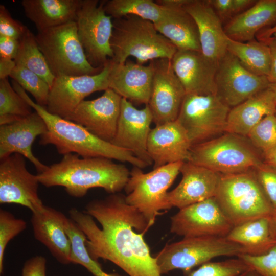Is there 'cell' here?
<instances>
[{"mask_svg": "<svg viewBox=\"0 0 276 276\" xmlns=\"http://www.w3.org/2000/svg\"><path fill=\"white\" fill-rule=\"evenodd\" d=\"M72 219L86 236L85 244L95 260H108L129 276H162L143 236L148 221L120 193L92 200L81 211L72 208Z\"/></svg>", "mask_w": 276, "mask_h": 276, "instance_id": "6da1fadb", "label": "cell"}, {"mask_svg": "<svg viewBox=\"0 0 276 276\" xmlns=\"http://www.w3.org/2000/svg\"><path fill=\"white\" fill-rule=\"evenodd\" d=\"M130 171L123 164L105 157H82L70 153L58 163L37 174L39 183L47 188L63 187L71 196L81 198L89 190L104 189L110 194L124 189Z\"/></svg>", "mask_w": 276, "mask_h": 276, "instance_id": "7a4b0ae2", "label": "cell"}, {"mask_svg": "<svg viewBox=\"0 0 276 276\" xmlns=\"http://www.w3.org/2000/svg\"><path fill=\"white\" fill-rule=\"evenodd\" d=\"M12 86L46 124L47 131L40 136V145H52L63 156L74 153L82 157H101L127 162L141 169L148 166L130 151L99 139L74 122L51 113L45 107L34 102L13 80Z\"/></svg>", "mask_w": 276, "mask_h": 276, "instance_id": "3957f363", "label": "cell"}, {"mask_svg": "<svg viewBox=\"0 0 276 276\" xmlns=\"http://www.w3.org/2000/svg\"><path fill=\"white\" fill-rule=\"evenodd\" d=\"M111 60L125 63L133 57L141 64L156 59L171 60L176 47L156 29L154 23L134 15L113 19Z\"/></svg>", "mask_w": 276, "mask_h": 276, "instance_id": "277c9868", "label": "cell"}, {"mask_svg": "<svg viewBox=\"0 0 276 276\" xmlns=\"http://www.w3.org/2000/svg\"><path fill=\"white\" fill-rule=\"evenodd\" d=\"M214 198L233 227L274 212L254 169L221 174Z\"/></svg>", "mask_w": 276, "mask_h": 276, "instance_id": "5b68a950", "label": "cell"}, {"mask_svg": "<svg viewBox=\"0 0 276 276\" xmlns=\"http://www.w3.org/2000/svg\"><path fill=\"white\" fill-rule=\"evenodd\" d=\"M188 162L220 174H232L254 169L263 159L247 137L225 132L192 145Z\"/></svg>", "mask_w": 276, "mask_h": 276, "instance_id": "8992f818", "label": "cell"}, {"mask_svg": "<svg viewBox=\"0 0 276 276\" xmlns=\"http://www.w3.org/2000/svg\"><path fill=\"white\" fill-rule=\"evenodd\" d=\"M39 48L55 77L94 75L102 70L92 66L80 41L76 21L38 32Z\"/></svg>", "mask_w": 276, "mask_h": 276, "instance_id": "52a82bcc", "label": "cell"}, {"mask_svg": "<svg viewBox=\"0 0 276 276\" xmlns=\"http://www.w3.org/2000/svg\"><path fill=\"white\" fill-rule=\"evenodd\" d=\"M244 254L243 248L221 236L183 238L166 244L154 257L160 273L181 270L185 275L197 266L221 256L237 257Z\"/></svg>", "mask_w": 276, "mask_h": 276, "instance_id": "ba28073f", "label": "cell"}, {"mask_svg": "<svg viewBox=\"0 0 276 276\" xmlns=\"http://www.w3.org/2000/svg\"><path fill=\"white\" fill-rule=\"evenodd\" d=\"M183 163L169 164L148 173L134 166L130 171L124 188L126 201L142 214L151 227L162 211L170 209L168 190L180 173Z\"/></svg>", "mask_w": 276, "mask_h": 276, "instance_id": "9c48e42d", "label": "cell"}, {"mask_svg": "<svg viewBox=\"0 0 276 276\" xmlns=\"http://www.w3.org/2000/svg\"><path fill=\"white\" fill-rule=\"evenodd\" d=\"M230 109L216 95L186 94L177 120L194 145L225 133Z\"/></svg>", "mask_w": 276, "mask_h": 276, "instance_id": "30bf717a", "label": "cell"}, {"mask_svg": "<svg viewBox=\"0 0 276 276\" xmlns=\"http://www.w3.org/2000/svg\"><path fill=\"white\" fill-rule=\"evenodd\" d=\"M99 2L82 0L75 21L87 61L94 67L102 69L113 57L110 46L113 20L104 9V1Z\"/></svg>", "mask_w": 276, "mask_h": 276, "instance_id": "8fae6325", "label": "cell"}, {"mask_svg": "<svg viewBox=\"0 0 276 276\" xmlns=\"http://www.w3.org/2000/svg\"><path fill=\"white\" fill-rule=\"evenodd\" d=\"M111 63L109 59L102 71L96 75L55 77L50 87L47 110L66 119L86 97L109 88Z\"/></svg>", "mask_w": 276, "mask_h": 276, "instance_id": "7c38bea8", "label": "cell"}, {"mask_svg": "<svg viewBox=\"0 0 276 276\" xmlns=\"http://www.w3.org/2000/svg\"><path fill=\"white\" fill-rule=\"evenodd\" d=\"M153 77L149 101L147 104L155 125L177 120L186 95L185 89L166 58L150 61Z\"/></svg>", "mask_w": 276, "mask_h": 276, "instance_id": "4fadbf2b", "label": "cell"}, {"mask_svg": "<svg viewBox=\"0 0 276 276\" xmlns=\"http://www.w3.org/2000/svg\"><path fill=\"white\" fill-rule=\"evenodd\" d=\"M37 175L27 169L25 158L17 153L1 159L0 203L16 204L32 213L44 206L38 193Z\"/></svg>", "mask_w": 276, "mask_h": 276, "instance_id": "5bb4252c", "label": "cell"}, {"mask_svg": "<svg viewBox=\"0 0 276 276\" xmlns=\"http://www.w3.org/2000/svg\"><path fill=\"white\" fill-rule=\"evenodd\" d=\"M215 84L216 95L232 108L267 88L270 82L267 77L249 72L227 51L218 62Z\"/></svg>", "mask_w": 276, "mask_h": 276, "instance_id": "9a60e30c", "label": "cell"}, {"mask_svg": "<svg viewBox=\"0 0 276 276\" xmlns=\"http://www.w3.org/2000/svg\"><path fill=\"white\" fill-rule=\"evenodd\" d=\"M233 227L214 197L180 209L170 218L171 233L183 238L226 237Z\"/></svg>", "mask_w": 276, "mask_h": 276, "instance_id": "2e32d148", "label": "cell"}, {"mask_svg": "<svg viewBox=\"0 0 276 276\" xmlns=\"http://www.w3.org/2000/svg\"><path fill=\"white\" fill-rule=\"evenodd\" d=\"M122 98L114 90L108 88L98 98L82 101L65 119L111 143L117 130Z\"/></svg>", "mask_w": 276, "mask_h": 276, "instance_id": "e0dca14e", "label": "cell"}, {"mask_svg": "<svg viewBox=\"0 0 276 276\" xmlns=\"http://www.w3.org/2000/svg\"><path fill=\"white\" fill-rule=\"evenodd\" d=\"M153 117L148 105L138 109L122 98L119 118L111 143L131 152L148 166L153 164L147 150V142Z\"/></svg>", "mask_w": 276, "mask_h": 276, "instance_id": "ac0fdd59", "label": "cell"}, {"mask_svg": "<svg viewBox=\"0 0 276 276\" xmlns=\"http://www.w3.org/2000/svg\"><path fill=\"white\" fill-rule=\"evenodd\" d=\"M43 119L35 111L12 123L0 125V159L17 153L28 159L34 166L38 173L48 167L33 154V143L38 136L47 131Z\"/></svg>", "mask_w": 276, "mask_h": 276, "instance_id": "d6986e66", "label": "cell"}, {"mask_svg": "<svg viewBox=\"0 0 276 276\" xmlns=\"http://www.w3.org/2000/svg\"><path fill=\"white\" fill-rule=\"evenodd\" d=\"M171 62L186 94L216 95L217 62L200 51L191 50H177Z\"/></svg>", "mask_w": 276, "mask_h": 276, "instance_id": "ffe728a7", "label": "cell"}, {"mask_svg": "<svg viewBox=\"0 0 276 276\" xmlns=\"http://www.w3.org/2000/svg\"><path fill=\"white\" fill-rule=\"evenodd\" d=\"M179 184L167 194L170 209H179L214 197L221 174L190 162H183Z\"/></svg>", "mask_w": 276, "mask_h": 276, "instance_id": "44dd1931", "label": "cell"}, {"mask_svg": "<svg viewBox=\"0 0 276 276\" xmlns=\"http://www.w3.org/2000/svg\"><path fill=\"white\" fill-rule=\"evenodd\" d=\"M192 146L188 134L176 120L151 129L147 150L153 169L179 162H188Z\"/></svg>", "mask_w": 276, "mask_h": 276, "instance_id": "7402d4cb", "label": "cell"}, {"mask_svg": "<svg viewBox=\"0 0 276 276\" xmlns=\"http://www.w3.org/2000/svg\"><path fill=\"white\" fill-rule=\"evenodd\" d=\"M66 216L52 207L44 206L32 213L31 223L34 238L44 245L60 263L71 264L72 244L64 227Z\"/></svg>", "mask_w": 276, "mask_h": 276, "instance_id": "603a6c76", "label": "cell"}, {"mask_svg": "<svg viewBox=\"0 0 276 276\" xmlns=\"http://www.w3.org/2000/svg\"><path fill=\"white\" fill-rule=\"evenodd\" d=\"M183 8L196 23L202 53L218 62L227 52L228 39L221 20L208 0H187Z\"/></svg>", "mask_w": 276, "mask_h": 276, "instance_id": "cb8c5ba5", "label": "cell"}, {"mask_svg": "<svg viewBox=\"0 0 276 276\" xmlns=\"http://www.w3.org/2000/svg\"><path fill=\"white\" fill-rule=\"evenodd\" d=\"M111 60L108 75L109 88L129 101L148 104L152 86L153 69L127 60L123 63Z\"/></svg>", "mask_w": 276, "mask_h": 276, "instance_id": "d4e9b609", "label": "cell"}, {"mask_svg": "<svg viewBox=\"0 0 276 276\" xmlns=\"http://www.w3.org/2000/svg\"><path fill=\"white\" fill-rule=\"evenodd\" d=\"M276 25V0H259L233 17L223 27L230 39L242 42L255 39L261 30Z\"/></svg>", "mask_w": 276, "mask_h": 276, "instance_id": "484cf974", "label": "cell"}, {"mask_svg": "<svg viewBox=\"0 0 276 276\" xmlns=\"http://www.w3.org/2000/svg\"><path fill=\"white\" fill-rule=\"evenodd\" d=\"M275 112L276 100L268 87L231 108L225 132L247 137L251 129L264 117Z\"/></svg>", "mask_w": 276, "mask_h": 276, "instance_id": "4316f807", "label": "cell"}, {"mask_svg": "<svg viewBox=\"0 0 276 276\" xmlns=\"http://www.w3.org/2000/svg\"><path fill=\"white\" fill-rule=\"evenodd\" d=\"M82 0H22L25 15L38 32L75 21Z\"/></svg>", "mask_w": 276, "mask_h": 276, "instance_id": "83f0119b", "label": "cell"}, {"mask_svg": "<svg viewBox=\"0 0 276 276\" xmlns=\"http://www.w3.org/2000/svg\"><path fill=\"white\" fill-rule=\"evenodd\" d=\"M186 1L175 7L168 8L167 15L154 24L156 30L170 40L177 50L201 52L196 23L183 8Z\"/></svg>", "mask_w": 276, "mask_h": 276, "instance_id": "f1b7e54d", "label": "cell"}, {"mask_svg": "<svg viewBox=\"0 0 276 276\" xmlns=\"http://www.w3.org/2000/svg\"><path fill=\"white\" fill-rule=\"evenodd\" d=\"M244 250L243 254L259 256L276 245L270 217H262L233 227L226 237Z\"/></svg>", "mask_w": 276, "mask_h": 276, "instance_id": "f546056e", "label": "cell"}, {"mask_svg": "<svg viewBox=\"0 0 276 276\" xmlns=\"http://www.w3.org/2000/svg\"><path fill=\"white\" fill-rule=\"evenodd\" d=\"M227 51L250 73L259 76H268L271 57L269 49L265 43L255 39L242 42L228 37Z\"/></svg>", "mask_w": 276, "mask_h": 276, "instance_id": "4dcf8cb0", "label": "cell"}, {"mask_svg": "<svg viewBox=\"0 0 276 276\" xmlns=\"http://www.w3.org/2000/svg\"><path fill=\"white\" fill-rule=\"evenodd\" d=\"M104 9L112 18L117 19L127 15H134L154 24L163 20L169 9L152 0L104 1Z\"/></svg>", "mask_w": 276, "mask_h": 276, "instance_id": "1f68e13d", "label": "cell"}, {"mask_svg": "<svg viewBox=\"0 0 276 276\" xmlns=\"http://www.w3.org/2000/svg\"><path fill=\"white\" fill-rule=\"evenodd\" d=\"M19 41L18 50L14 59L16 64L24 66L38 75L50 87L55 77L39 48L36 35L28 28Z\"/></svg>", "mask_w": 276, "mask_h": 276, "instance_id": "d6a6232c", "label": "cell"}, {"mask_svg": "<svg viewBox=\"0 0 276 276\" xmlns=\"http://www.w3.org/2000/svg\"><path fill=\"white\" fill-rule=\"evenodd\" d=\"M63 225L71 242V263L81 265L94 276H124L106 272L98 261L90 257L86 247V236L72 219L65 216Z\"/></svg>", "mask_w": 276, "mask_h": 276, "instance_id": "836d02e7", "label": "cell"}, {"mask_svg": "<svg viewBox=\"0 0 276 276\" xmlns=\"http://www.w3.org/2000/svg\"><path fill=\"white\" fill-rule=\"evenodd\" d=\"M32 108L10 85L8 78L0 79V125L30 114Z\"/></svg>", "mask_w": 276, "mask_h": 276, "instance_id": "e575fe53", "label": "cell"}, {"mask_svg": "<svg viewBox=\"0 0 276 276\" xmlns=\"http://www.w3.org/2000/svg\"><path fill=\"white\" fill-rule=\"evenodd\" d=\"M10 77L25 91L29 92L37 104L46 107L50 87L41 77L25 67L17 65Z\"/></svg>", "mask_w": 276, "mask_h": 276, "instance_id": "d590c367", "label": "cell"}, {"mask_svg": "<svg viewBox=\"0 0 276 276\" xmlns=\"http://www.w3.org/2000/svg\"><path fill=\"white\" fill-rule=\"evenodd\" d=\"M252 269L241 259L209 262L185 276H246Z\"/></svg>", "mask_w": 276, "mask_h": 276, "instance_id": "8d00e7d4", "label": "cell"}, {"mask_svg": "<svg viewBox=\"0 0 276 276\" xmlns=\"http://www.w3.org/2000/svg\"><path fill=\"white\" fill-rule=\"evenodd\" d=\"M247 137L262 153L276 147V114L264 117L251 129Z\"/></svg>", "mask_w": 276, "mask_h": 276, "instance_id": "74e56055", "label": "cell"}, {"mask_svg": "<svg viewBox=\"0 0 276 276\" xmlns=\"http://www.w3.org/2000/svg\"><path fill=\"white\" fill-rule=\"evenodd\" d=\"M26 222L16 218L11 212L0 210V273H4V258L8 243L26 229Z\"/></svg>", "mask_w": 276, "mask_h": 276, "instance_id": "f35d334b", "label": "cell"}, {"mask_svg": "<svg viewBox=\"0 0 276 276\" xmlns=\"http://www.w3.org/2000/svg\"><path fill=\"white\" fill-rule=\"evenodd\" d=\"M238 257L260 276H276V245L262 255L241 254Z\"/></svg>", "mask_w": 276, "mask_h": 276, "instance_id": "ab89813d", "label": "cell"}, {"mask_svg": "<svg viewBox=\"0 0 276 276\" xmlns=\"http://www.w3.org/2000/svg\"><path fill=\"white\" fill-rule=\"evenodd\" d=\"M254 170L259 183L276 211V167L263 162Z\"/></svg>", "mask_w": 276, "mask_h": 276, "instance_id": "60d3db41", "label": "cell"}, {"mask_svg": "<svg viewBox=\"0 0 276 276\" xmlns=\"http://www.w3.org/2000/svg\"><path fill=\"white\" fill-rule=\"evenodd\" d=\"M27 29V26L12 17L4 5H0V36L19 40Z\"/></svg>", "mask_w": 276, "mask_h": 276, "instance_id": "b9f144b4", "label": "cell"}, {"mask_svg": "<svg viewBox=\"0 0 276 276\" xmlns=\"http://www.w3.org/2000/svg\"><path fill=\"white\" fill-rule=\"evenodd\" d=\"M46 259L40 255L33 256L24 263L21 276H46Z\"/></svg>", "mask_w": 276, "mask_h": 276, "instance_id": "7bdbcfd3", "label": "cell"}, {"mask_svg": "<svg viewBox=\"0 0 276 276\" xmlns=\"http://www.w3.org/2000/svg\"><path fill=\"white\" fill-rule=\"evenodd\" d=\"M222 24L235 16L232 0H208Z\"/></svg>", "mask_w": 276, "mask_h": 276, "instance_id": "ee69618b", "label": "cell"}, {"mask_svg": "<svg viewBox=\"0 0 276 276\" xmlns=\"http://www.w3.org/2000/svg\"><path fill=\"white\" fill-rule=\"evenodd\" d=\"M19 45V40L0 36V58L14 60Z\"/></svg>", "mask_w": 276, "mask_h": 276, "instance_id": "f6af8a7d", "label": "cell"}, {"mask_svg": "<svg viewBox=\"0 0 276 276\" xmlns=\"http://www.w3.org/2000/svg\"><path fill=\"white\" fill-rule=\"evenodd\" d=\"M261 42L268 47L270 53L271 65L268 80L270 83H276V33Z\"/></svg>", "mask_w": 276, "mask_h": 276, "instance_id": "bcb514c9", "label": "cell"}, {"mask_svg": "<svg viewBox=\"0 0 276 276\" xmlns=\"http://www.w3.org/2000/svg\"><path fill=\"white\" fill-rule=\"evenodd\" d=\"M16 65L14 60L0 58V79L10 77Z\"/></svg>", "mask_w": 276, "mask_h": 276, "instance_id": "7dc6e473", "label": "cell"}, {"mask_svg": "<svg viewBox=\"0 0 276 276\" xmlns=\"http://www.w3.org/2000/svg\"><path fill=\"white\" fill-rule=\"evenodd\" d=\"M256 1L254 0H232L235 16L248 10L255 4Z\"/></svg>", "mask_w": 276, "mask_h": 276, "instance_id": "c3c4849f", "label": "cell"}, {"mask_svg": "<svg viewBox=\"0 0 276 276\" xmlns=\"http://www.w3.org/2000/svg\"><path fill=\"white\" fill-rule=\"evenodd\" d=\"M262 156L265 163L276 167V147L263 152Z\"/></svg>", "mask_w": 276, "mask_h": 276, "instance_id": "681fc988", "label": "cell"}, {"mask_svg": "<svg viewBox=\"0 0 276 276\" xmlns=\"http://www.w3.org/2000/svg\"><path fill=\"white\" fill-rule=\"evenodd\" d=\"M275 33H276V25L261 30L257 33L256 37L258 40L262 41L270 37Z\"/></svg>", "mask_w": 276, "mask_h": 276, "instance_id": "f907efd6", "label": "cell"}, {"mask_svg": "<svg viewBox=\"0 0 276 276\" xmlns=\"http://www.w3.org/2000/svg\"><path fill=\"white\" fill-rule=\"evenodd\" d=\"M272 228L274 237L276 239V211H274L272 215L270 217Z\"/></svg>", "mask_w": 276, "mask_h": 276, "instance_id": "816d5d0a", "label": "cell"}, {"mask_svg": "<svg viewBox=\"0 0 276 276\" xmlns=\"http://www.w3.org/2000/svg\"><path fill=\"white\" fill-rule=\"evenodd\" d=\"M269 87L272 91L276 100V83H270Z\"/></svg>", "mask_w": 276, "mask_h": 276, "instance_id": "f5cc1de1", "label": "cell"}, {"mask_svg": "<svg viewBox=\"0 0 276 276\" xmlns=\"http://www.w3.org/2000/svg\"><path fill=\"white\" fill-rule=\"evenodd\" d=\"M246 276H260L256 272L252 270L248 273Z\"/></svg>", "mask_w": 276, "mask_h": 276, "instance_id": "db71d44e", "label": "cell"}, {"mask_svg": "<svg viewBox=\"0 0 276 276\" xmlns=\"http://www.w3.org/2000/svg\"><path fill=\"white\" fill-rule=\"evenodd\" d=\"M275 114H276V112H275Z\"/></svg>", "mask_w": 276, "mask_h": 276, "instance_id": "11a10c76", "label": "cell"}]
</instances>
